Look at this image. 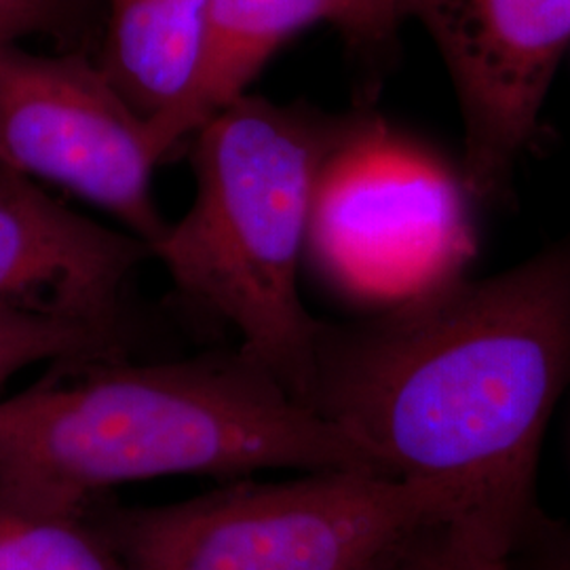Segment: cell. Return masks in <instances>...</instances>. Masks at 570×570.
<instances>
[{
  "label": "cell",
  "instance_id": "cell-1",
  "mask_svg": "<svg viewBox=\"0 0 570 570\" xmlns=\"http://www.w3.org/2000/svg\"><path fill=\"white\" fill-rule=\"evenodd\" d=\"M570 385V230L357 326H322L306 404L393 478L446 492L449 527L510 553Z\"/></svg>",
  "mask_w": 570,
  "mask_h": 570
},
{
  "label": "cell",
  "instance_id": "cell-2",
  "mask_svg": "<svg viewBox=\"0 0 570 570\" xmlns=\"http://www.w3.org/2000/svg\"><path fill=\"white\" fill-rule=\"evenodd\" d=\"M271 469L374 468L242 351L94 366L0 402V503L20 510L79 520L94 497L121 484Z\"/></svg>",
  "mask_w": 570,
  "mask_h": 570
},
{
  "label": "cell",
  "instance_id": "cell-3",
  "mask_svg": "<svg viewBox=\"0 0 570 570\" xmlns=\"http://www.w3.org/2000/svg\"><path fill=\"white\" fill-rule=\"evenodd\" d=\"M355 119L245 94L193 134L195 202L150 247L303 402L324 324L303 305L298 268L320 174Z\"/></svg>",
  "mask_w": 570,
  "mask_h": 570
},
{
  "label": "cell",
  "instance_id": "cell-4",
  "mask_svg": "<svg viewBox=\"0 0 570 570\" xmlns=\"http://www.w3.org/2000/svg\"><path fill=\"white\" fill-rule=\"evenodd\" d=\"M456 515L442 490L326 469L117 511L104 539L121 570H360Z\"/></svg>",
  "mask_w": 570,
  "mask_h": 570
},
{
  "label": "cell",
  "instance_id": "cell-5",
  "mask_svg": "<svg viewBox=\"0 0 570 570\" xmlns=\"http://www.w3.org/2000/svg\"><path fill=\"white\" fill-rule=\"evenodd\" d=\"M469 199L442 159L362 112L320 174L306 249L346 296L404 305L463 277Z\"/></svg>",
  "mask_w": 570,
  "mask_h": 570
},
{
  "label": "cell",
  "instance_id": "cell-6",
  "mask_svg": "<svg viewBox=\"0 0 570 570\" xmlns=\"http://www.w3.org/2000/svg\"><path fill=\"white\" fill-rule=\"evenodd\" d=\"M159 164L146 117L81 56L0 45V165L60 184L110 212L148 247L167 228L153 197Z\"/></svg>",
  "mask_w": 570,
  "mask_h": 570
},
{
  "label": "cell",
  "instance_id": "cell-7",
  "mask_svg": "<svg viewBox=\"0 0 570 570\" xmlns=\"http://www.w3.org/2000/svg\"><path fill=\"white\" fill-rule=\"evenodd\" d=\"M463 121L469 197L499 202L529 150L570 45V0H414Z\"/></svg>",
  "mask_w": 570,
  "mask_h": 570
},
{
  "label": "cell",
  "instance_id": "cell-8",
  "mask_svg": "<svg viewBox=\"0 0 570 570\" xmlns=\"http://www.w3.org/2000/svg\"><path fill=\"white\" fill-rule=\"evenodd\" d=\"M150 256L136 235L75 214L7 169L0 184V303L115 330L122 284Z\"/></svg>",
  "mask_w": 570,
  "mask_h": 570
},
{
  "label": "cell",
  "instance_id": "cell-9",
  "mask_svg": "<svg viewBox=\"0 0 570 570\" xmlns=\"http://www.w3.org/2000/svg\"><path fill=\"white\" fill-rule=\"evenodd\" d=\"M338 21L334 0H209L204 53L190 91L167 115L146 119L159 164L212 117L244 98L284 42L311 26Z\"/></svg>",
  "mask_w": 570,
  "mask_h": 570
},
{
  "label": "cell",
  "instance_id": "cell-10",
  "mask_svg": "<svg viewBox=\"0 0 570 570\" xmlns=\"http://www.w3.org/2000/svg\"><path fill=\"white\" fill-rule=\"evenodd\" d=\"M209 0H110L102 63L146 119L174 110L190 91L204 53Z\"/></svg>",
  "mask_w": 570,
  "mask_h": 570
},
{
  "label": "cell",
  "instance_id": "cell-11",
  "mask_svg": "<svg viewBox=\"0 0 570 570\" xmlns=\"http://www.w3.org/2000/svg\"><path fill=\"white\" fill-rule=\"evenodd\" d=\"M0 570H121L104 537L75 518L0 503Z\"/></svg>",
  "mask_w": 570,
  "mask_h": 570
},
{
  "label": "cell",
  "instance_id": "cell-12",
  "mask_svg": "<svg viewBox=\"0 0 570 570\" xmlns=\"http://www.w3.org/2000/svg\"><path fill=\"white\" fill-rule=\"evenodd\" d=\"M112 348L115 330L0 303V383L45 360H102L112 355Z\"/></svg>",
  "mask_w": 570,
  "mask_h": 570
},
{
  "label": "cell",
  "instance_id": "cell-13",
  "mask_svg": "<svg viewBox=\"0 0 570 570\" xmlns=\"http://www.w3.org/2000/svg\"><path fill=\"white\" fill-rule=\"evenodd\" d=\"M421 553L423 570H511L510 553L492 550L449 524L423 534Z\"/></svg>",
  "mask_w": 570,
  "mask_h": 570
},
{
  "label": "cell",
  "instance_id": "cell-14",
  "mask_svg": "<svg viewBox=\"0 0 570 570\" xmlns=\"http://www.w3.org/2000/svg\"><path fill=\"white\" fill-rule=\"evenodd\" d=\"M338 28L364 45L387 42L402 21L412 18L414 0H334Z\"/></svg>",
  "mask_w": 570,
  "mask_h": 570
},
{
  "label": "cell",
  "instance_id": "cell-15",
  "mask_svg": "<svg viewBox=\"0 0 570 570\" xmlns=\"http://www.w3.org/2000/svg\"><path fill=\"white\" fill-rule=\"evenodd\" d=\"M56 11V0H0V45L41 30Z\"/></svg>",
  "mask_w": 570,
  "mask_h": 570
},
{
  "label": "cell",
  "instance_id": "cell-16",
  "mask_svg": "<svg viewBox=\"0 0 570 570\" xmlns=\"http://www.w3.org/2000/svg\"><path fill=\"white\" fill-rule=\"evenodd\" d=\"M428 532V530H425ZM412 537L404 546L395 548L393 551L385 553L383 558L374 560L372 564H367L360 570H423V556H421V539L423 534Z\"/></svg>",
  "mask_w": 570,
  "mask_h": 570
},
{
  "label": "cell",
  "instance_id": "cell-17",
  "mask_svg": "<svg viewBox=\"0 0 570 570\" xmlns=\"http://www.w3.org/2000/svg\"><path fill=\"white\" fill-rule=\"evenodd\" d=\"M553 570H570V553H567V558H562L560 564Z\"/></svg>",
  "mask_w": 570,
  "mask_h": 570
},
{
  "label": "cell",
  "instance_id": "cell-18",
  "mask_svg": "<svg viewBox=\"0 0 570 570\" xmlns=\"http://www.w3.org/2000/svg\"><path fill=\"white\" fill-rule=\"evenodd\" d=\"M4 176H7V169L0 165V184H2V180H4Z\"/></svg>",
  "mask_w": 570,
  "mask_h": 570
}]
</instances>
